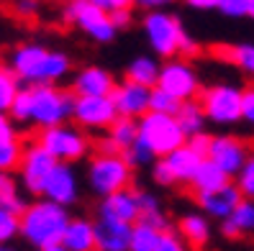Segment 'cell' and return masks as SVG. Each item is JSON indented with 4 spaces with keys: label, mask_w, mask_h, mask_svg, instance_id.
<instances>
[{
    "label": "cell",
    "mask_w": 254,
    "mask_h": 251,
    "mask_svg": "<svg viewBox=\"0 0 254 251\" xmlns=\"http://www.w3.org/2000/svg\"><path fill=\"white\" fill-rule=\"evenodd\" d=\"M8 67L26 85H59L72 69L64 51L47 49L44 44H21L10 51Z\"/></svg>",
    "instance_id": "cell-1"
},
{
    "label": "cell",
    "mask_w": 254,
    "mask_h": 251,
    "mask_svg": "<svg viewBox=\"0 0 254 251\" xmlns=\"http://www.w3.org/2000/svg\"><path fill=\"white\" fill-rule=\"evenodd\" d=\"M69 220L72 215L67 205H59L41 195L39 200L28 202V208L21 213V239L34 249L59 244Z\"/></svg>",
    "instance_id": "cell-2"
},
{
    "label": "cell",
    "mask_w": 254,
    "mask_h": 251,
    "mask_svg": "<svg viewBox=\"0 0 254 251\" xmlns=\"http://www.w3.org/2000/svg\"><path fill=\"white\" fill-rule=\"evenodd\" d=\"M133 167L124 151H98L87 164V185L98 198H106L116 190L131 187Z\"/></svg>",
    "instance_id": "cell-3"
},
{
    "label": "cell",
    "mask_w": 254,
    "mask_h": 251,
    "mask_svg": "<svg viewBox=\"0 0 254 251\" xmlns=\"http://www.w3.org/2000/svg\"><path fill=\"white\" fill-rule=\"evenodd\" d=\"M200 105L213 126H236L244 121V87L236 82H213L200 90Z\"/></svg>",
    "instance_id": "cell-4"
},
{
    "label": "cell",
    "mask_w": 254,
    "mask_h": 251,
    "mask_svg": "<svg viewBox=\"0 0 254 251\" xmlns=\"http://www.w3.org/2000/svg\"><path fill=\"white\" fill-rule=\"evenodd\" d=\"M141 28H144L146 44L152 47V54H157L159 59L180 56V47H183V39L188 31L175 13H170L167 8L146 10L141 18Z\"/></svg>",
    "instance_id": "cell-5"
},
{
    "label": "cell",
    "mask_w": 254,
    "mask_h": 251,
    "mask_svg": "<svg viewBox=\"0 0 254 251\" xmlns=\"http://www.w3.org/2000/svg\"><path fill=\"white\" fill-rule=\"evenodd\" d=\"M139 141L159 159L175 151L177 146H183L188 141V134L183 131L177 115L149 110L139 118Z\"/></svg>",
    "instance_id": "cell-6"
},
{
    "label": "cell",
    "mask_w": 254,
    "mask_h": 251,
    "mask_svg": "<svg viewBox=\"0 0 254 251\" xmlns=\"http://www.w3.org/2000/svg\"><path fill=\"white\" fill-rule=\"evenodd\" d=\"M31 100H34L31 123L39 128H49L72 121L77 95L72 90H62L57 85H31Z\"/></svg>",
    "instance_id": "cell-7"
},
{
    "label": "cell",
    "mask_w": 254,
    "mask_h": 251,
    "mask_svg": "<svg viewBox=\"0 0 254 251\" xmlns=\"http://www.w3.org/2000/svg\"><path fill=\"white\" fill-rule=\"evenodd\" d=\"M39 144H44L47 149L57 156V161H82L90 154V136L87 131L77 123H59V126H49L39 131Z\"/></svg>",
    "instance_id": "cell-8"
},
{
    "label": "cell",
    "mask_w": 254,
    "mask_h": 251,
    "mask_svg": "<svg viewBox=\"0 0 254 251\" xmlns=\"http://www.w3.org/2000/svg\"><path fill=\"white\" fill-rule=\"evenodd\" d=\"M64 21L77 26L85 36H90L98 44H111L118 34V28L111 21V13L100 8L95 0H67Z\"/></svg>",
    "instance_id": "cell-9"
},
{
    "label": "cell",
    "mask_w": 254,
    "mask_h": 251,
    "mask_svg": "<svg viewBox=\"0 0 254 251\" xmlns=\"http://www.w3.org/2000/svg\"><path fill=\"white\" fill-rule=\"evenodd\" d=\"M157 87L172 93L180 100H192L198 98L203 85H200V75L185 56H172V59H162V69H159V80Z\"/></svg>",
    "instance_id": "cell-10"
},
{
    "label": "cell",
    "mask_w": 254,
    "mask_h": 251,
    "mask_svg": "<svg viewBox=\"0 0 254 251\" xmlns=\"http://www.w3.org/2000/svg\"><path fill=\"white\" fill-rule=\"evenodd\" d=\"M57 164V156L47 149L44 144L34 141L23 146V156H21V167H18V177L21 185L28 195H41L44 180L49 177V172Z\"/></svg>",
    "instance_id": "cell-11"
},
{
    "label": "cell",
    "mask_w": 254,
    "mask_h": 251,
    "mask_svg": "<svg viewBox=\"0 0 254 251\" xmlns=\"http://www.w3.org/2000/svg\"><path fill=\"white\" fill-rule=\"evenodd\" d=\"M116 118L118 110L111 95H77V100H74L72 121L85 131H108Z\"/></svg>",
    "instance_id": "cell-12"
},
{
    "label": "cell",
    "mask_w": 254,
    "mask_h": 251,
    "mask_svg": "<svg viewBox=\"0 0 254 251\" xmlns=\"http://www.w3.org/2000/svg\"><path fill=\"white\" fill-rule=\"evenodd\" d=\"M252 154V146L236 134H216L211 136V146H208V159L226 172L231 180L239 174V169L244 167V161Z\"/></svg>",
    "instance_id": "cell-13"
},
{
    "label": "cell",
    "mask_w": 254,
    "mask_h": 251,
    "mask_svg": "<svg viewBox=\"0 0 254 251\" xmlns=\"http://www.w3.org/2000/svg\"><path fill=\"white\" fill-rule=\"evenodd\" d=\"M41 195L59 205H67V208L80 200V177L69 161H57L49 177L44 180Z\"/></svg>",
    "instance_id": "cell-14"
},
{
    "label": "cell",
    "mask_w": 254,
    "mask_h": 251,
    "mask_svg": "<svg viewBox=\"0 0 254 251\" xmlns=\"http://www.w3.org/2000/svg\"><path fill=\"white\" fill-rule=\"evenodd\" d=\"M244 193L239 190V185L234 180H229L226 185H221L216 190H203V193H195V202L198 208L211 215L213 220H223L234 213V208L242 202Z\"/></svg>",
    "instance_id": "cell-15"
},
{
    "label": "cell",
    "mask_w": 254,
    "mask_h": 251,
    "mask_svg": "<svg viewBox=\"0 0 254 251\" xmlns=\"http://www.w3.org/2000/svg\"><path fill=\"white\" fill-rule=\"evenodd\" d=\"M118 115H128V118H139L144 113H149V98H152V87L139 85L133 80H124L113 87L111 93Z\"/></svg>",
    "instance_id": "cell-16"
},
{
    "label": "cell",
    "mask_w": 254,
    "mask_h": 251,
    "mask_svg": "<svg viewBox=\"0 0 254 251\" xmlns=\"http://www.w3.org/2000/svg\"><path fill=\"white\" fill-rule=\"evenodd\" d=\"M98 215L116 218V220H126V223H136L141 218V205H139V190H116V193L100 198L98 205Z\"/></svg>",
    "instance_id": "cell-17"
},
{
    "label": "cell",
    "mask_w": 254,
    "mask_h": 251,
    "mask_svg": "<svg viewBox=\"0 0 254 251\" xmlns=\"http://www.w3.org/2000/svg\"><path fill=\"white\" fill-rule=\"evenodd\" d=\"M116 85L118 82H116L111 69L90 64V67H82V69L74 72V77H72V93L74 95H111Z\"/></svg>",
    "instance_id": "cell-18"
},
{
    "label": "cell",
    "mask_w": 254,
    "mask_h": 251,
    "mask_svg": "<svg viewBox=\"0 0 254 251\" xmlns=\"http://www.w3.org/2000/svg\"><path fill=\"white\" fill-rule=\"evenodd\" d=\"M131 231H133V223L98 215V220H95L98 249H103V251H128L131 249Z\"/></svg>",
    "instance_id": "cell-19"
},
{
    "label": "cell",
    "mask_w": 254,
    "mask_h": 251,
    "mask_svg": "<svg viewBox=\"0 0 254 251\" xmlns=\"http://www.w3.org/2000/svg\"><path fill=\"white\" fill-rule=\"evenodd\" d=\"M177 233L185 239L190 249H205L213 239V226L211 215H205L203 210H188L177 218Z\"/></svg>",
    "instance_id": "cell-20"
},
{
    "label": "cell",
    "mask_w": 254,
    "mask_h": 251,
    "mask_svg": "<svg viewBox=\"0 0 254 251\" xmlns=\"http://www.w3.org/2000/svg\"><path fill=\"white\" fill-rule=\"evenodd\" d=\"M203 159H205V156H203L200 151L192 149L188 141L164 156V161L170 164V169H172V174H175V182H177V185H192V177H195V172H198V167H200Z\"/></svg>",
    "instance_id": "cell-21"
},
{
    "label": "cell",
    "mask_w": 254,
    "mask_h": 251,
    "mask_svg": "<svg viewBox=\"0 0 254 251\" xmlns=\"http://www.w3.org/2000/svg\"><path fill=\"white\" fill-rule=\"evenodd\" d=\"M223 239H249L254 236V198H242L229 218L221 220Z\"/></svg>",
    "instance_id": "cell-22"
},
{
    "label": "cell",
    "mask_w": 254,
    "mask_h": 251,
    "mask_svg": "<svg viewBox=\"0 0 254 251\" xmlns=\"http://www.w3.org/2000/svg\"><path fill=\"white\" fill-rule=\"evenodd\" d=\"M62 244L69 251H95L98 249L95 220H90V218H72L67 223V228H64Z\"/></svg>",
    "instance_id": "cell-23"
},
{
    "label": "cell",
    "mask_w": 254,
    "mask_h": 251,
    "mask_svg": "<svg viewBox=\"0 0 254 251\" xmlns=\"http://www.w3.org/2000/svg\"><path fill=\"white\" fill-rule=\"evenodd\" d=\"M159 69H162V59L157 54H139L126 64V80H133L146 87H157Z\"/></svg>",
    "instance_id": "cell-24"
},
{
    "label": "cell",
    "mask_w": 254,
    "mask_h": 251,
    "mask_svg": "<svg viewBox=\"0 0 254 251\" xmlns=\"http://www.w3.org/2000/svg\"><path fill=\"white\" fill-rule=\"evenodd\" d=\"M216 56L226 59L229 64H234L239 72L254 77V44L244 41V44H223L216 49Z\"/></svg>",
    "instance_id": "cell-25"
},
{
    "label": "cell",
    "mask_w": 254,
    "mask_h": 251,
    "mask_svg": "<svg viewBox=\"0 0 254 251\" xmlns=\"http://www.w3.org/2000/svg\"><path fill=\"white\" fill-rule=\"evenodd\" d=\"M106 134H108L106 139L116 146L118 151H126L139 139V121L136 118H128V115H118L116 121L108 126Z\"/></svg>",
    "instance_id": "cell-26"
},
{
    "label": "cell",
    "mask_w": 254,
    "mask_h": 251,
    "mask_svg": "<svg viewBox=\"0 0 254 251\" xmlns=\"http://www.w3.org/2000/svg\"><path fill=\"white\" fill-rule=\"evenodd\" d=\"M177 121H180V126H183V131H185L188 136L205 131L208 115H205V110H203V105H200V100H198V98L183 100L180 110H177Z\"/></svg>",
    "instance_id": "cell-27"
},
{
    "label": "cell",
    "mask_w": 254,
    "mask_h": 251,
    "mask_svg": "<svg viewBox=\"0 0 254 251\" xmlns=\"http://www.w3.org/2000/svg\"><path fill=\"white\" fill-rule=\"evenodd\" d=\"M229 180H231V177L223 172L216 161H211V159L205 156V159L200 161L195 177H192V190H195V193H203V190H216V187H221V185H226Z\"/></svg>",
    "instance_id": "cell-28"
},
{
    "label": "cell",
    "mask_w": 254,
    "mask_h": 251,
    "mask_svg": "<svg viewBox=\"0 0 254 251\" xmlns=\"http://www.w3.org/2000/svg\"><path fill=\"white\" fill-rule=\"evenodd\" d=\"M162 231L164 228L139 218L136 223H133V231H131V249L128 251H154L159 239H162Z\"/></svg>",
    "instance_id": "cell-29"
},
{
    "label": "cell",
    "mask_w": 254,
    "mask_h": 251,
    "mask_svg": "<svg viewBox=\"0 0 254 251\" xmlns=\"http://www.w3.org/2000/svg\"><path fill=\"white\" fill-rule=\"evenodd\" d=\"M21 156H23V144L10 136V139H0V172H18L21 167Z\"/></svg>",
    "instance_id": "cell-30"
},
{
    "label": "cell",
    "mask_w": 254,
    "mask_h": 251,
    "mask_svg": "<svg viewBox=\"0 0 254 251\" xmlns=\"http://www.w3.org/2000/svg\"><path fill=\"white\" fill-rule=\"evenodd\" d=\"M18 85H21V80L13 75V69L8 64L0 62V110H8L10 108L13 98H16L18 90H21Z\"/></svg>",
    "instance_id": "cell-31"
},
{
    "label": "cell",
    "mask_w": 254,
    "mask_h": 251,
    "mask_svg": "<svg viewBox=\"0 0 254 251\" xmlns=\"http://www.w3.org/2000/svg\"><path fill=\"white\" fill-rule=\"evenodd\" d=\"M10 118L16 123H31V115H34V100H31V87H21L18 95L13 98L10 108H8Z\"/></svg>",
    "instance_id": "cell-32"
},
{
    "label": "cell",
    "mask_w": 254,
    "mask_h": 251,
    "mask_svg": "<svg viewBox=\"0 0 254 251\" xmlns=\"http://www.w3.org/2000/svg\"><path fill=\"white\" fill-rule=\"evenodd\" d=\"M0 208H5V210L16 213V215H21V213L28 208V200L23 198V193L18 190L16 182L5 180V185L0 187Z\"/></svg>",
    "instance_id": "cell-33"
},
{
    "label": "cell",
    "mask_w": 254,
    "mask_h": 251,
    "mask_svg": "<svg viewBox=\"0 0 254 251\" xmlns=\"http://www.w3.org/2000/svg\"><path fill=\"white\" fill-rule=\"evenodd\" d=\"M183 100L175 98L172 93L162 90V87H152V98H149V110H157V113H170V115H177L180 110Z\"/></svg>",
    "instance_id": "cell-34"
},
{
    "label": "cell",
    "mask_w": 254,
    "mask_h": 251,
    "mask_svg": "<svg viewBox=\"0 0 254 251\" xmlns=\"http://www.w3.org/2000/svg\"><path fill=\"white\" fill-rule=\"evenodd\" d=\"M16 236H21V215L0 208V244H10Z\"/></svg>",
    "instance_id": "cell-35"
},
{
    "label": "cell",
    "mask_w": 254,
    "mask_h": 251,
    "mask_svg": "<svg viewBox=\"0 0 254 251\" xmlns=\"http://www.w3.org/2000/svg\"><path fill=\"white\" fill-rule=\"evenodd\" d=\"M234 182L244 193V198H254V151L249 154V159L244 161V167L239 169V174L234 177Z\"/></svg>",
    "instance_id": "cell-36"
},
{
    "label": "cell",
    "mask_w": 254,
    "mask_h": 251,
    "mask_svg": "<svg viewBox=\"0 0 254 251\" xmlns=\"http://www.w3.org/2000/svg\"><path fill=\"white\" fill-rule=\"evenodd\" d=\"M252 0H218V13L226 18H247Z\"/></svg>",
    "instance_id": "cell-37"
},
{
    "label": "cell",
    "mask_w": 254,
    "mask_h": 251,
    "mask_svg": "<svg viewBox=\"0 0 254 251\" xmlns=\"http://www.w3.org/2000/svg\"><path fill=\"white\" fill-rule=\"evenodd\" d=\"M124 156L131 161V167H146V164H154V159H157V156H154L152 151H149L139 139H136V144H133L131 149H126V151H124Z\"/></svg>",
    "instance_id": "cell-38"
},
{
    "label": "cell",
    "mask_w": 254,
    "mask_h": 251,
    "mask_svg": "<svg viewBox=\"0 0 254 251\" xmlns=\"http://www.w3.org/2000/svg\"><path fill=\"white\" fill-rule=\"evenodd\" d=\"M154 251H190V246L185 244V239L177 231L164 228L162 231V239H159V244H157Z\"/></svg>",
    "instance_id": "cell-39"
},
{
    "label": "cell",
    "mask_w": 254,
    "mask_h": 251,
    "mask_svg": "<svg viewBox=\"0 0 254 251\" xmlns=\"http://www.w3.org/2000/svg\"><path fill=\"white\" fill-rule=\"evenodd\" d=\"M152 180H154V185H159V187H172V185H177V182H175V174H172L170 164L164 161V156L154 159V164H152Z\"/></svg>",
    "instance_id": "cell-40"
},
{
    "label": "cell",
    "mask_w": 254,
    "mask_h": 251,
    "mask_svg": "<svg viewBox=\"0 0 254 251\" xmlns=\"http://www.w3.org/2000/svg\"><path fill=\"white\" fill-rule=\"evenodd\" d=\"M39 0H13V13H16L18 18H34L39 13Z\"/></svg>",
    "instance_id": "cell-41"
},
{
    "label": "cell",
    "mask_w": 254,
    "mask_h": 251,
    "mask_svg": "<svg viewBox=\"0 0 254 251\" xmlns=\"http://www.w3.org/2000/svg\"><path fill=\"white\" fill-rule=\"evenodd\" d=\"M211 136H213V134H208V131H200V134L188 136V144H190L195 151H200V154L205 156V154H208V146H211Z\"/></svg>",
    "instance_id": "cell-42"
},
{
    "label": "cell",
    "mask_w": 254,
    "mask_h": 251,
    "mask_svg": "<svg viewBox=\"0 0 254 251\" xmlns=\"http://www.w3.org/2000/svg\"><path fill=\"white\" fill-rule=\"evenodd\" d=\"M111 21H113V26L118 28V31H124V28H128V26H131L133 13H131V8H118V10H113V13H111Z\"/></svg>",
    "instance_id": "cell-43"
},
{
    "label": "cell",
    "mask_w": 254,
    "mask_h": 251,
    "mask_svg": "<svg viewBox=\"0 0 254 251\" xmlns=\"http://www.w3.org/2000/svg\"><path fill=\"white\" fill-rule=\"evenodd\" d=\"M139 205H141V213L149 210H162V202L154 193H146V190H139Z\"/></svg>",
    "instance_id": "cell-44"
},
{
    "label": "cell",
    "mask_w": 254,
    "mask_h": 251,
    "mask_svg": "<svg viewBox=\"0 0 254 251\" xmlns=\"http://www.w3.org/2000/svg\"><path fill=\"white\" fill-rule=\"evenodd\" d=\"M16 136V121L10 118L8 110H0V139H10Z\"/></svg>",
    "instance_id": "cell-45"
},
{
    "label": "cell",
    "mask_w": 254,
    "mask_h": 251,
    "mask_svg": "<svg viewBox=\"0 0 254 251\" xmlns=\"http://www.w3.org/2000/svg\"><path fill=\"white\" fill-rule=\"evenodd\" d=\"M175 3L177 0H133V5H139L144 13L146 10H164V8H170Z\"/></svg>",
    "instance_id": "cell-46"
},
{
    "label": "cell",
    "mask_w": 254,
    "mask_h": 251,
    "mask_svg": "<svg viewBox=\"0 0 254 251\" xmlns=\"http://www.w3.org/2000/svg\"><path fill=\"white\" fill-rule=\"evenodd\" d=\"M200 54V44L192 39L190 34H185V39H183V47H180V56H185V59H192V56H198Z\"/></svg>",
    "instance_id": "cell-47"
},
{
    "label": "cell",
    "mask_w": 254,
    "mask_h": 251,
    "mask_svg": "<svg viewBox=\"0 0 254 251\" xmlns=\"http://www.w3.org/2000/svg\"><path fill=\"white\" fill-rule=\"evenodd\" d=\"M244 121L254 126V87H247L244 90Z\"/></svg>",
    "instance_id": "cell-48"
},
{
    "label": "cell",
    "mask_w": 254,
    "mask_h": 251,
    "mask_svg": "<svg viewBox=\"0 0 254 251\" xmlns=\"http://www.w3.org/2000/svg\"><path fill=\"white\" fill-rule=\"evenodd\" d=\"M185 5L192 10H218V0H185Z\"/></svg>",
    "instance_id": "cell-49"
},
{
    "label": "cell",
    "mask_w": 254,
    "mask_h": 251,
    "mask_svg": "<svg viewBox=\"0 0 254 251\" xmlns=\"http://www.w3.org/2000/svg\"><path fill=\"white\" fill-rule=\"evenodd\" d=\"M36 251H69L62 241H59V244H49V246H41V249H36Z\"/></svg>",
    "instance_id": "cell-50"
},
{
    "label": "cell",
    "mask_w": 254,
    "mask_h": 251,
    "mask_svg": "<svg viewBox=\"0 0 254 251\" xmlns=\"http://www.w3.org/2000/svg\"><path fill=\"white\" fill-rule=\"evenodd\" d=\"M0 251H16V249H13L10 244H0Z\"/></svg>",
    "instance_id": "cell-51"
},
{
    "label": "cell",
    "mask_w": 254,
    "mask_h": 251,
    "mask_svg": "<svg viewBox=\"0 0 254 251\" xmlns=\"http://www.w3.org/2000/svg\"><path fill=\"white\" fill-rule=\"evenodd\" d=\"M5 180H8V174H5V172H0V187L5 185Z\"/></svg>",
    "instance_id": "cell-52"
},
{
    "label": "cell",
    "mask_w": 254,
    "mask_h": 251,
    "mask_svg": "<svg viewBox=\"0 0 254 251\" xmlns=\"http://www.w3.org/2000/svg\"><path fill=\"white\" fill-rule=\"evenodd\" d=\"M249 18H254V0H252V5H249Z\"/></svg>",
    "instance_id": "cell-53"
},
{
    "label": "cell",
    "mask_w": 254,
    "mask_h": 251,
    "mask_svg": "<svg viewBox=\"0 0 254 251\" xmlns=\"http://www.w3.org/2000/svg\"><path fill=\"white\" fill-rule=\"evenodd\" d=\"M95 251H103V249H95Z\"/></svg>",
    "instance_id": "cell-54"
}]
</instances>
